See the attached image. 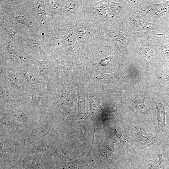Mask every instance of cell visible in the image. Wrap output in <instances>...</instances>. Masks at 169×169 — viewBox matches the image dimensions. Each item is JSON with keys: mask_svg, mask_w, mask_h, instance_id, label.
<instances>
[{"mask_svg": "<svg viewBox=\"0 0 169 169\" xmlns=\"http://www.w3.org/2000/svg\"><path fill=\"white\" fill-rule=\"evenodd\" d=\"M98 33L96 41H102L107 42L115 47L121 54L133 53L136 46L137 36L121 31L110 26H97Z\"/></svg>", "mask_w": 169, "mask_h": 169, "instance_id": "obj_1", "label": "cell"}, {"mask_svg": "<svg viewBox=\"0 0 169 169\" xmlns=\"http://www.w3.org/2000/svg\"><path fill=\"white\" fill-rule=\"evenodd\" d=\"M128 2L131 7L141 16L150 22L159 24V19L169 17V1H163L158 3L154 0H131Z\"/></svg>", "mask_w": 169, "mask_h": 169, "instance_id": "obj_2", "label": "cell"}, {"mask_svg": "<svg viewBox=\"0 0 169 169\" xmlns=\"http://www.w3.org/2000/svg\"><path fill=\"white\" fill-rule=\"evenodd\" d=\"M115 28L135 36H137L139 32L143 30H152L159 33L162 32L160 24H155L148 21L133 8Z\"/></svg>", "mask_w": 169, "mask_h": 169, "instance_id": "obj_3", "label": "cell"}, {"mask_svg": "<svg viewBox=\"0 0 169 169\" xmlns=\"http://www.w3.org/2000/svg\"><path fill=\"white\" fill-rule=\"evenodd\" d=\"M52 124L51 121L46 119L33 120L27 125L21 137L16 140V144L23 148L30 146L49 135Z\"/></svg>", "mask_w": 169, "mask_h": 169, "instance_id": "obj_4", "label": "cell"}, {"mask_svg": "<svg viewBox=\"0 0 169 169\" xmlns=\"http://www.w3.org/2000/svg\"><path fill=\"white\" fill-rule=\"evenodd\" d=\"M131 130L140 148L161 149L167 145L163 137L148 125H136L131 126Z\"/></svg>", "mask_w": 169, "mask_h": 169, "instance_id": "obj_5", "label": "cell"}, {"mask_svg": "<svg viewBox=\"0 0 169 169\" xmlns=\"http://www.w3.org/2000/svg\"><path fill=\"white\" fill-rule=\"evenodd\" d=\"M85 18L95 25L108 26L110 21L108 0H83Z\"/></svg>", "mask_w": 169, "mask_h": 169, "instance_id": "obj_6", "label": "cell"}, {"mask_svg": "<svg viewBox=\"0 0 169 169\" xmlns=\"http://www.w3.org/2000/svg\"><path fill=\"white\" fill-rule=\"evenodd\" d=\"M158 33L152 30L139 32L137 35V44L133 50V52L140 56L150 68H154L153 47Z\"/></svg>", "mask_w": 169, "mask_h": 169, "instance_id": "obj_7", "label": "cell"}, {"mask_svg": "<svg viewBox=\"0 0 169 169\" xmlns=\"http://www.w3.org/2000/svg\"><path fill=\"white\" fill-rule=\"evenodd\" d=\"M59 26L60 33V51L69 56H75L80 52L82 45L80 44L75 35L73 27V23L61 20L57 23Z\"/></svg>", "mask_w": 169, "mask_h": 169, "instance_id": "obj_8", "label": "cell"}, {"mask_svg": "<svg viewBox=\"0 0 169 169\" xmlns=\"http://www.w3.org/2000/svg\"><path fill=\"white\" fill-rule=\"evenodd\" d=\"M0 74L2 84L9 86L29 96L31 89L24 83L16 67L1 64Z\"/></svg>", "mask_w": 169, "mask_h": 169, "instance_id": "obj_9", "label": "cell"}, {"mask_svg": "<svg viewBox=\"0 0 169 169\" xmlns=\"http://www.w3.org/2000/svg\"><path fill=\"white\" fill-rule=\"evenodd\" d=\"M40 40V38L36 35L30 38L21 36L17 33L15 36L13 46L18 51L33 58L41 55L47 58V54L41 47Z\"/></svg>", "mask_w": 169, "mask_h": 169, "instance_id": "obj_10", "label": "cell"}, {"mask_svg": "<svg viewBox=\"0 0 169 169\" xmlns=\"http://www.w3.org/2000/svg\"><path fill=\"white\" fill-rule=\"evenodd\" d=\"M73 27L80 44H85L96 41L98 33L97 25L84 18L73 22Z\"/></svg>", "mask_w": 169, "mask_h": 169, "instance_id": "obj_11", "label": "cell"}, {"mask_svg": "<svg viewBox=\"0 0 169 169\" xmlns=\"http://www.w3.org/2000/svg\"><path fill=\"white\" fill-rule=\"evenodd\" d=\"M35 63L23 64L16 67L24 83L31 89L43 87L39 71L34 66Z\"/></svg>", "mask_w": 169, "mask_h": 169, "instance_id": "obj_12", "label": "cell"}, {"mask_svg": "<svg viewBox=\"0 0 169 169\" xmlns=\"http://www.w3.org/2000/svg\"><path fill=\"white\" fill-rule=\"evenodd\" d=\"M11 44L12 43L9 41L1 47L0 63L17 66L21 64L29 63V61H33V58L29 55L23 56L20 55L16 49L11 46Z\"/></svg>", "mask_w": 169, "mask_h": 169, "instance_id": "obj_13", "label": "cell"}, {"mask_svg": "<svg viewBox=\"0 0 169 169\" xmlns=\"http://www.w3.org/2000/svg\"><path fill=\"white\" fill-rule=\"evenodd\" d=\"M110 21L109 25L115 28L132 9L127 0H109Z\"/></svg>", "mask_w": 169, "mask_h": 169, "instance_id": "obj_14", "label": "cell"}, {"mask_svg": "<svg viewBox=\"0 0 169 169\" xmlns=\"http://www.w3.org/2000/svg\"><path fill=\"white\" fill-rule=\"evenodd\" d=\"M83 0H65L63 6L62 20L73 23L85 18Z\"/></svg>", "mask_w": 169, "mask_h": 169, "instance_id": "obj_15", "label": "cell"}, {"mask_svg": "<svg viewBox=\"0 0 169 169\" xmlns=\"http://www.w3.org/2000/svg\"><path fill=\"white\" fill-rule=\"evenodd\" d=\"M47 14L46 28L49 29L62 20L65 0H44Z\"/></svg>", "mask_w": 169, "mask_h": 169, "instance_id": "obj_16", "label": "cell"}, {"mask_svg": "<svg viewBox=\"0 0 169 169\" xmlns=\"http://www.w3.org/2000/svg\"><path fill=\"white\" fill-rule=\"evenodd\" d=\"M26 128V125L12 119L7 113L0 111V134L22 135Z\"/></svg>", "mask_w": 169, "mask_h": 169, "instance_id": "obj_17", "label": "cell"}, {"mask_svg": "<svg viewBox=\"0 0 169 169\" xmlns=\"http://www.w3.org/2000/svg\"><path fill=\"white\" fill-rule=\"evenodd\" d=\"M158 33L153 47V56H156L162 61H169V29Z\"/></svg>", "mask_w": 169, "mask_h": 169, "instance_id": "obj_18", "label": "cell"}, {"mask_svg": "<svg viewBox=\"0 0 169 169\" xmlns=\"http://www.w3.org/2000/svg\"><path fill=\"white\" fill-rule=\"evenodd\" d=\"M0 104L2 106L13 107L20 105L24 98L20 94H24L12 87L6 85L1 84Z\"/></svg>", "mask_w": 169, "mask_h": 169, "instance_id": "obj_19", "label": "cell"}, {"mask_svg": "<svg viewBox=\"0 0 169 169\" xmlns=\"http://www.w3.org/2000/svg\"><path fill=\"white\" fill-rule=\"evenodd\" d=\"M26 8L39 23L41 28H46L47 14L44 0L23 1Z\"/></svg>", "mask_w": 169, "mask_h": 169, "instance_id": "obj_20", "label": "cell"}, {"mask_svg": "<svg viewBox=\"0 0 169 169\" xmlns=\"http://www.w3.org/2000/svg\"><path fill=\"white\" fill-rule=\"evenodd\" d=\"M20 23L10 15L0 13V33L2 35L8 34L9 41L13 45L16 35L20 28Z\"/></svg>", "mask_w": 169, "mask_h": 169, "instance_id": "obj_21", "label": "cell"}, {"mask_svg": "<svg viewBox=\"0 0 169 169\" xmlns=\"http://www.w3.org/2000/svg\"><path fill=\"white\" fill-rule=\"evenodd\" d=\"M55 143L53 136L48 135L30 146L23 148L24 155L38 154L49 152Z\"/></svg>", "mask_w": 169, "mask_h": 169, "instance_id": "obj_22", "label": "cell"}, {"mask_svg": "<svg viewBox=\"0 0 169 169\" xmlns=\"http://www.w3.org/2000/svg\"><path fill=\"white\" fill-rule=\"evenodd\" d=\"M105 46L110 50V54L109 56L97 63L94 62L89 58V61L93 69L95 70H102L113 67L115 63V59L120 55H122L120 51L111 44L108 43Z\"/></svg>", "mask_w": 169, "mask_h": 169, "instance_id": "obj_23", "label": "cell"}, {"mask_svg": "<svg viewBox=\"0 0 169 169\" xmlns=\"http://www.w3.org/2000/svg\"><path fill=\"white\" fill-rule=\"evenodd\" d=\"M38 67L40 74L45 82L48 91L53 87V74L56 71L55 65L49 60H42L34 58Z\"/></svg>", "mask_w": 169, "mask_h": 169, "instance_id": "obj_24", "label": "cell"}, {"mask_svg": "<svg viewBox=\"0 0 169 169\" xmlns=\"http://www.w3.org/2000/svg\"><path fill=\"white\" fill-rule=\"evenodd\" d=\"M58 84V98L59 103L66 117H71L72 103L69 93L66 90L62 83L57 80Z\"/></svg>", "mask_w": 169, "mask_h": 169, "instance_id": "obj_25", "label": "cell"}, {"mask_svg": "<svg viewBox=\"0 0 169 169\" xmlns=\"http://www.w3.org/2000/svg\"><path fill=\"white\" fill-rule=\"evenodd\" d=\"M102 95V94H94L90 97L89 99L90 105L89 115L94 125L92 143L95 128L99 124L102 112V108L100 103V98Z\"/></svg>", "mask_w": 169, "mask_h": 169, "instance_id": "obj_26", "label": "cell"}, {"mask_svg": "<svg viewBox=\"0 0 169 169\" xmlns=\"http://www.w3.org/2000/svg\"><path fill=\"white\" fill-rule=\"evenodd\" d=\"M7 113L15 121L27 126L33 120L31 113L25 106L19 105L13 107Z\"/></svg>", "mask_w": 169, "mask_h": 169, "instance_id": "obj_27", "label": "cell"}, {"mask_svg": "<svg viewBox=\"0 0 169 169\" xmlns=\"http://www.w3.org/2000/svg\"><path fill=\"white\" fill-rule=\"evenodd\" d=\"M112 130L119 141L125 147L128 156L131 159L133 158L136 153L132 138L127 132L119 127H114Z\"/></svg>", "mask_w": 169, "mask_h": 169, "instance_id": "obj_28", "label": "cell"}, {"mask_svg": "<svg viewBox=\"0 0 169 169\" xmlns=\"http://www.w3.org/2000/svg\"><path fill=\"white\" fill-rule=\"evenodd\" d=\"M43 87L31 89L29 94L30 104L33 110L42 108L47 103L48 94Z\"/></svg>", "mask_w": 169, "mask_h": 169, "instance_id": "obj_29", "label": "cell"}, {"mask_svg": "<svg viewBox=\"0 0 169 169\" xmlns=\"http://www.w3.org/2000/svg\"><path fill=\"white\" fill-rule=\"evenodd\" d=\"M153 103L157 111L156 119L158 122V128L164 135L167 136L165 112L166 107L169 104V101L164 99H161L156 101L154 100Z\"/></svg>", "mask_w": 169, "mask_h": 169, "instance_id": "obj_30", "label": "cell"}, {"mask_svg": "<svg viewBox=\"0 0 169 169\" xmlns=\"http://www.w3.org/2000/svg\"><path fill=\"white\" fill-rule=\"evenodd\" d=\"M1 161L7 162L23 155V148L16 143L0 150Z\"/></svg>", "mask_w": 169, "mask_h": 169, "instance_id": "obj_31", "label": "cell"}, {"mask_svg": "<svg viewBox=\"0 0 169 169\" xmlns=\"http://www.w3.org/2000/svg\"><path fill=\"white\" fill-rule=\"evenodd\" d=\"M147 98L146 94L142 93L136 94L131 97V104L135 110L139 111L147 119L149 109L146 105L144 100Z\"/></svg>", "mask_w": 169, "mask_h": 169, "instance_id": "obj_32", "label": "cell"}, {"mask_svg": "<svg viewBox=\"0 0 169 169\" xmlns=\"http://www.w3.org/2000/svg\"><path fill=\"white\" fill-rule=\"evenodd\" d=\"M78 116L79 124L82 127L87 124L88 117L86 113L85 95L79 90H77Z\"/></svg>", "mask_w": 169, "mask_h": 169, "instance_id": "obj_33", "label": "cell"}, {"mask_svg": "<svg viewBox=\"0 0 169 169\" xmlns=\"http://www.w3.org/2000/svg\"><path fill=\"white\" fill-rule=\"evenodd\" d=\"M50 156H55L63 160L69 161L71 158L65 148L59 143H55L49 152Z\"/></svg>", "mask_w": 169, "mask_h": 169, "instance_id": "obj_34", "label": "cell"}, {"mask_svg": "<svg viewBox=\"0 0 169 169\" xmlns=\"http://www.w3.org/2000/svg\"><path fill=\"white\" fill-rule=\"evenodd\" d=\"M15 138L12 136L0 134V150L15 144L16 140Z\"/></svg>", "mask_w": 169, "mask_h": 169, "instance_id": "obj_35", "label": "cell"}, {"mask_svg": "<svg viewBox=\"0 0 169 169\" xmlns=\"http://www.w3.org/2000/svg\"><path fill=\"white\" fill-rule=\"evenodd\" d=\"M158 151V150L156 153L149 155L147 169H161L159 162Z\"/></svg>", "mask_w": 169, "mask_h": 169, "instance_id": "obj_36", "label": "cell"}, {"mask_svg": "<svg viewBox=\"0 0 169 169\" xmlns=\"http://www.w3.org/2000/svg\"><path fill=\"white\" fill-rule=\"evenodd\" d=\"M94 75L97 79H101L107 81H111L114 80L116 76L112 74H104L97 71L94 73Z\"/></svg>", "mask_w": 169, "mask_h": 169, "instance_id": "obj_37", "label": "cell"}, {"mask_svg": "<svg viewBox=\"0 0 169 169\" xmlns=\"http://www.w3.org/2000/svg\"><path fill=\"white\" fill-rule=\"evenodd\" d=\"M164 76L165 81L169 85V72L166 74Z\"/></svg>", "mask_w": 169, "mask_h": 169, "instance_id": "obj_38", "label": "cell"}, {"mask_svg": "<svg viewBox=\"0 0 169 169\" xmlns=\"http://www.w3.org/2000/svg\"><path fill=\"white\" fill-rule=\"evenodd\" d=\"M167 147H168V155H167V157L166 158H167V161H169V146H166Z\"/></svg>", "mask_w": 169, "mask_h": 169, "instance_id": "obj_39", "label": "cell"}]
</instances>
